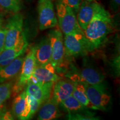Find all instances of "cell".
<instances>
[{
	"label": "cell",
	"mask_w": 120,
	"mask_h": 120,
	"mask_svg": "<svg viewBox=\"0 0 120 120\" xmlns=\"http://www.w3.org/2000/svg\"><path fill=\"white\" fill-rule=\"evenodd\" d=\"M113 30L110 13L98 3L92 19L83 31L93 50L100 47Z\"/></svg>",
	"instance_id": "1"
},
{
	"label": "cell",
	"mask_w": 120,
	"mask_h": 120,
	"mask_svg": "<svg viewBox=\"0 0 120 120\" xmlns=\"http://www.w3.org/2000/svg\"><path fill=\"white\" fill-rule=\"evenodd\" d=\"M64 43L65 55L71 57L83 56L93 49L83 31L64 34Z\"/></svg>",
	"instance_id": "2"
},
{
	"label": "cell",
	"mask_w": 120,
	"mask_h": 120,
	"mask_svg": "<svg viewBox=\"0 0 120 120\" xmlns=\"http://www.w3.org/2000/svg\"><path fill=\"white\" fill-rule=\"evenodd\" d=\"M56 11L57 25L63 34L83 31L78 23L76 13L62 0L57 3Z\"/></svg>",
	"instance_id": "3"
},
{
	"label": "cell",
	"mask_w": 120,
	"mask_h": 120,
	"mask_svg": "<svg viewBox=\"0 0 120 120\" xmlns=\"http://www.w3.org/2000/svg\"><path fill=\"white\" fill-rule=\"evenodd\" d=\"M37 65L35 57V46L30 48L27 54L24 58L20 75L17 81L13 85L12 93L14 95L19 94L26 86L27 82L32 76L34 69Z\"/></svg>",
	"instance_id": "4"
},
{
	"label": "cell",
	"mask_w": 120,
	"mask_h": 120,
	"mask_svg": "<svg viewBox=\"0 0 120 120\" xmlns=\"http://www.w3.org/2000/svg\"><path fill=\"white\" fill-rule=\"evenodd\" d=\"M84 84L88 100L96 109L107 110L111 101V96L103 82L98 85H88L85 82Z\"/></svg>",
	"instance_id": "5"
},
{
	"label": "cell",
	"mask_w": 120,
	"mask_h": 120,
	"mask_svg": "<svg viewBox=\"0 0 120 120\" xmlns=\"http://www.w3.org/2000/svg\"><path fill=\"white\" fill-rule=\"evenodd\" d=\"M23 16L15 13L7 21L6 25V37L4 49L12 47L25 35L23 31Z\"/></svg>",
	"instance_id": "6"
},
{
	"label": "cell",
	"mask_w": 120,
	"mask_h": 120,
	"mask_svg": "<svg viewBox=\"0 0 120 120\" xmlns=\"http://www.w3.org/2000/svg\"><path fill=\"white\" fill-rule=\"evenodd\" d=\"M38 27L43 31L57 26L53 0H38L37 4Z\"/></svg>",
	"instance_id": "7"
},
{
	"label": "cell",
	"mask_w": 120,
	"mask_h": 120,
	"mask_svg": "<svg viewBox=\"0 0 120 120\" xmlns=\"http://www.w3.org/2000/svg\"><path fill=\"white\" fill-rule=\"evenodd\" d=\"M54 83L39 81L31 77L27 82L25 91L42 104L51 97Z\"/></svg>",
	"instance_id": "8"
},
{
	"label": "cell",
	"mask_w": 120,
	"mask_h": 120,
	"mask_svg": "<svg viewBox=\"0 0 120 120\" xmlns=\"http://www.w3.org/2000/svg\"><path fill=\"white\" fill-rule=\"evenodd\" d=\"M48 36L52 47L51 63L56 69L62 66L65 56L64 34L60 29H55L49 31Z\"/></svg>",
	"instance_id": "9"
},
{
	"label": "cell",
	"mask_w": 120,
	"mask_h": 120,
	"mask_svg": "<svg viewBox=\"0 0 120 120\" xmlns=\"http://www.w3.org/2000/svg\"><path fill=\"white\" fill-rule=\"evenodd\" d=\"M98 3L96 1L82 0L76 13L78 23L84 31L92 19Z\"/></svg>",
	"instance_id": "10"
},
{
	"label": "cell",
	"mask_w": 120,
	"mask_h": 120,
	"mask_svg": "<svg viewBox=\"0 0 120 120\" xmlns=\"http://www.w3.org/2000/svg\"><path fill=\"white\" fill-rule=\"evenodd\" d=\"M28 46L26 36L24 35L13 47L4 49L0 53V65H6L18 57L23 55L27 49Z\"/></svg>",
	"instance_id": "11"
},
{
	"label": "cell",
	"mask_w": 120,
	"mask_h": 120,
	"mask_svg": "<svg viewBox=\"0 0 120 120\" xmlns=\"http://www.w3.org/2000/svg\"><path fill=\"white\" fill-rule=\"evenodd\" d=\"M59 103L51 97L43 102L38 109L39 120H55L62 116L63 113L59 109Z\"/></svg>",
	"instance_id": "12"
},
{
	"label": "cell",
	"mask_w": 120,
	"mask_h": 120,
	"mask_svg": "<svg viewBox=\"0 0 120 120\" xmlns=\"http://www.w3.org/2000/svg\"><path fill=\"white\" fill-rule=\"evenodd\" d=\"M31 77L43 82H55L62 79L57 73L56 68L51 63L44 65H37Z\"/></svg>",
	"instance_id": "13"
},
{
	"label": "cell",
	"mask_w": 120,
	"mask_h": 120,
	"mask_svg": "<svg viewBox=\"0 0 120 120\" xmlns=\"http://www.w3.org/2000/svg\"><path fill=\"white\" fill-rule=\"evenodd\" d=\"M73 90V82L70 79H60L54 83L52 97L60 103L72 95Z\"/></svg>",
	"instance_id": "14"
},
{
	"label": "cell",
	"mask_w": 120,
	"mask_h": 120,
	"mask_svg": "<svg viewBox=\"0 0 120 120\" xmlns=\"http://www.w3.org/2000/svg\"><path fill=\"white\" fill-rule=\"evenodd\" d=\"M21 56L6 65H0V83L9 81L20 73L25 57Z\"/></svg>",
	"instance_id": "15"
},
{
	"label": "cell",
	"mask_w": 120,
	"mask_h": 120,
	"mask_svg": "<svg viewBox=\"0 0 120 120\" xmlns=\"http://www.w3.org/2000/svg\"><path fill=\"white\" fill-rule=\"evenodd\" d=\"M35 57L37 65H44L51 63L52 47L49 36L44 37L35 46Z\"/></svg>",
	"instance_id": "16"
},
{
	"label": "cell",
	"mask_w": 120,
	"mask_h": 120,
	"mask_svg": "<svg viewBox=\"0 0 120 120\" xmlns=\"http://www.w3.org/2000/svg\"><path fill=\"white\" fill-rule=\"evenodd\" d=\"M70 79L73 82V90L72 95L88 109H96L88 100L86 94L85 84L79 79V75L77 74L72 75L70 78Z\"/></svg>",
	"instance_id": "17"
},
{
	"label": "cell",
	"mask_w": 120,
	"mask_h": 120,
	"mask_svg": "<svg viewBox=\"0 0 120 120\" xmlns=\"http://www.w3.org/2000/svg\"><path fill=\"white\" fill-rule=\"evenodd\" d=\"M79 76L82 81L88 85H98L103 83L105 78V75L98 69L91 66L83 67Z\"/></svg>",
	"instance_id": "18"
},
{
	"label": "cell",
	"mask_w": 120,
	"mask_h": 120,
	"mask_svg": "<svg viewBox=\"0 0 120 120\" xmlns=\"http://www.w3.org/2000/svg\"><path fill=\"white\" fill-rule=\"evenodd\" d=\"M26 107V92L24 91L17 94L13 100L12 103L13 113L19 119L23 120Z\"/></svg>",
	"instance_id": "19"
},
{
	"label": "cell",
	"mask_w": 120,
	"mask_h": 120,
	"mask_svg": "<svg viewBox=\"0 0 120 120\" xmlns=\"http://www.w3.org/2000/svg\"><path fill=\"white\" fill-rule=\"evenodd\" d=\"M68 113H80L89 111V109L82 105L72 95L67 97L60 103Z\"/></svg>",
	"instance_id": "20"
},
{
	"label": "cell",
	"mask_w": 120,
	"mask_h": 120,
	"mask_svg": "<svg viewBox=\"0 0 120 120\" xmlns=\"http://www.w3.org/2000/svg\"><path fill=\"white\" fill-rule=\"evenodd\" d=\"M27 107L23 120H30L34 115L38 111L42 103L38 100L34 98L32 96L26 93Z\"/></svg>",
	"instance_id": "21"
},
{
	"label": "cell",
	"mask_w": 120,
	"mask_h": 120,
	"mask_svg": "<svg viewBox=\"0 0 120 120\" xmlns=\"http://www.w3.org/2000/svg\"><path fill=\"white\" fill-rule=\"evenodd\" d=\"M13 85L12 81L0 83V107L11 97Z\"/></svg>",
	"instance_id": "22"
},
{
	"label": "cell",
	"mask_w": 120,
	"mask_h": 120,
	"mask_svg": "<svg viewBox=\"0 0 120 120\" xmlns=\"http://www.w3.org/2000/svg\"><path fill=\"white\" fill-rule=\"evenodd\" d=\"M0 6L4 10L17 13L22 8V4L21 0H0Z\"/></svg>",
	"instance_id": "23"
},
{
	"label": "cell",
	"mask_w": 120,
	"mask_h": 120,
	"mask_svg": "<svg viewBox=\"0 0 120 120\" xmlns=\"http://www.w3.org/2000/svg\"><path fill=\"white\" fill-rule=\"evenodd\" d=\"M94 113L90 112V111L86 112H80V113H68L67 118L69 120H99L94 117Z\"/></svg>",
	"instance_id": "24"
},
{
	"label": "cell",
	"mask_w": 120,
	"mask_h": 120,
	"mask_svg": "<svg viewBox=\"0 0 120 120\" xmlns=\"http://www.w3.org/2000/svg\"><path fill=\"white\" fill-rule=\"evenodd\" d=\"M6 28L4 26L2 19H0V53L4 49L5 43Z\"/></svg>",
	"instance_id": "25"
},
{
	"label": "cell",
	"mask_w": 120,
	"mask_h": 120,
	"mask_svg": "<svg viewBox=\"0 0 120 120\" xmlns=\"http://www.w3.org/2000/svg\"><path fill=\"white\" fill-rule=\"evenodd\" d=\"M62 1L64 4L71 7L76 13V14L77 13L79 5L81 2V0H62Z\"/></svg>",
	"instance_id": "26"
},
{
	"label": "cell",
	"mask_w": 120,
	"mask_h": 120,
	"mask_svg": "<svg viewBox=\"0 0 120 120\" xmlns=\"http://www.w3.org/2000/svg\"><path fill=\"white\" fill-rule=\"evenodd\" d=\"M120 0H110V8L113 12H117L120 8Z\"/></svg>",
	"instance_id": "27"
},
{
	"label": "cell",
	"mask_w": 120,
	"mask_h": 120,
	"mask_svg": "<svg viewBox=\"0 0 120 120\" xmlns=\"http://www.w3.org/2000/svg\"><path fill=\"white\" fill-rule=\"evenodd\" d=\"M82 1V0H81V1ZM86 1H98V0H86Z\"/></svg>",
	"instance_id": "28"
}]
</instances>
